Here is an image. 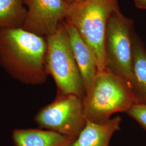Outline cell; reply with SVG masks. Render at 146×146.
I'll use <instances>...</instances> for the list:
<instances>
[{
  "mask_svg": "<svg viewBox=\"0 0 146 146\" xmlns=\"http://www.w3.org/2000/svg\"><path fill=\"white\" fill-rule=\"evenodd\" d=\"M46 37L22 28H0V66L22 84H44L48 76L46 68Z\"/></svg>",
  "mask_w": 146,
  "mask_h": 146,
  "instance_id": "obj_1",
  "label": "cell"
},
{
  "mask_svg": "<svg viewBox=\"0 0 146 146\" xmlns=\"http://www.w3.org/2000/svg\"><path fill=\"white\" fill-rule=\"evenodd\" d=\"M140 104L130 86L107 69L98 71L90 90L83 99L86 119L103 124L119 112H125Z\"/></svg>",
  "mask_w": 146,
  "mask_h": 146,
  "instance_id": "obj_2",
  "label": "cell"
},
{
  "mask_svg": "<svg viewBox=\"0 0 146 146\" xmlns=\"http://www.w3.org/2000/svg\"><path fill=\"white\" fill-rule=\"evenodd\" d=\"M69 5L66 21L76 28L93 51L98 71L107 70L106 31L110 16L120 9L117 0H84Z\"/></svg>",
  "mask_w": 146,
  "mask_h": 146,
  "instance_id": "obj_3",
  "label": "cell"
},
{
  "mask_svg": "<svg viewBox=\"0 0 146 146\" xmlns=\"http://www.w3.org/2000/svg\"><path fill=\"white\" fill-rule=\"evenodd\" d=\"M64 21L53 34L46 37V68L57 87L56 95L73 94L84 99L86 89L74 58Z\"/></svg>",
  "mask_w": 146,
  "mask_h": 146,
  "instance_id": "obj_4",
  "label": "cell"
},
{
  "mask_svg": "<svg viewBox=\"0 0 146 146\" xmlns=\"http://www.w3.org/2000/svg\"><path fill=\"white\" fill-rule=\"evenodd\" d=\"M134 31L133 21L123 15L119 9L110 17L105 41L107 69L125 80L132 89Z\"/></svg>",
  "mask_w": 146,
  "mask_h": 146,
  "instance_id": "obj_5",
  "label": "cell"
},
{
  "mask_svg": "<svg viewBox=\"0 0 146 146\" xmlns=\"http://www.w3.org/2000/svg\"><path fill=\"white\" fill-rule=\"evenodd\" d=\"M40 128L53 131L75 140L86 125L83 99L73 94L56 95L34 117Z\"/></svg>",
  "mask_w": 146,
  "mask_h": 146,
  "instance_id": "obj_6",
  "label": "cell"
},
{
  "mask_svg": "<svg viewBox=\"0 0 146 146\" xmlns=\"http://www.w3.org/2000/svg\"><path fill=\"white\" fill-rule=\"evenodd\" d=\"M27 7L22 28L41 36L51 35L66 20L69 5L64 0H23Z\"/></svg>",
  "mask_w": 146,
  "mask_h": 146,
  "instance_id": "obj_7",
  "label": "cell"
},
{
  "mask_svg": "<svg viewBox=\"0 0 146 146\" xmlns=\"http://www.w3.org/2000/svg\"><path fill=\"white\" fill-rule=\"evenodd\" d=\"M63 23L68 33L74 58L83 79L86 94L92 88L98 71L96 60L93 51L76 28L66 21Z\"/></svg>",
  "mask_w": 146,
  "mask_h": 146,
  "instance_id": "obj_8",
  "label": "cell"
},
{
  "mask_svg": "<svg viewBox=\"0 0 146 146\" xmlns=\"http://www.w3.org/2000/svg\"><path fill=\"white\" fill-rule=\"evenodd\" d=\"M13 146H71L74 140L56 132L43 129H15Z\"/></svg>",
  "mask_w": 146,
  "mask_h": 146,
  "instance_id": "obj_9",
  "label": "cell"
},
{
  "mask_svg": "<svg viewBox=\"0 0 146 146\" xmlns=\"http://www.w3.org/2000/svg\"><path fill=\"white\" fill-rule=\"evenodd\" d=\"M121 118L117 116L99 124L87 120L86 125L71 146H110V139L120 129Z\"/></svg>",
  "mask_w": 146,
  "mask_h": 146,
  "instance_id": "obj_10",
  "label": "cell"
},
{
  "mask_svg": "<svg viewBox=\"0 0 146 146\" xmlns=\"http://www.w3.org/2000/svg\"><path fill=\"white\" fill-rule=\"evenodd\" d=\"M133 90L140 104H146V50L134 31L133 35Z\"/></svg>",
  "mask_w": 146,
  "mask_h": 146,
  "instance_id": "obj_11",
  "label": "cell"
},
{
  "mask_svg": "<svg viewBox=\"0 0 146 146\" xmlns=\"http://www.w3.org/2000/svg\"><path fill=\"white\" fill-rule=\"evenodd\" d=\"M23 0H0V28H22L27 14Z\"/></svg>",
  "mask_w": 146,
  "mask_h": 146,
  "instance_id": "obj_12",
  "label": "cell"
},
{
  "mask_svg": "<svg viewBox=\"0 0 146 146\" xmlns=\"http://www.w3.org/2000/svg\"><path fill=\"white\" fill-rule=\"evenodd\" d=\"M127 113L135 120L146 131V104H134Z\"/></svg>",
  "mask_w": 146,
  "mask_h": 146,
  "instance_id": "obj_13",
  "label": "cell"
},
{
  "mask_svg": "<svg viewBox=\"0 0 146 146\" xmlns=\"http://www.w3.org/2000/svg\"><path fill=\"white\" fill-rule=\"evenodd\" d=\"M134 3L137 8L146 10V0H134Z\"/></svg>",
  "mask_w": 146,
  "mask_h": 146,
  "instance_id": "obj_14",
  "label": "cell"
},
{
  "mask_svg": "<svg viewBox=\"0 0 146 146\" xmlns=\"http://www.w3.org/2000/svg\"><path fill=\"white\" fill-rule=\"evenodd\" d=\"M68 4L70 5L74 3H78V2H80L82 1H84V0H64Z\"/></svg>",
  "mask_w": 146,
  "mask_h": 146,
  "instance_id": "obj_15",
  "label": "cell"
}]
</instances>
